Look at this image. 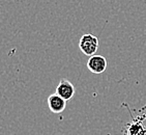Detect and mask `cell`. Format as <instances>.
Instances as JSON below:
<instances>
[{
    "mask_svg": "<svg viewBox=\"0 0 146 135\" xmlns=\"http://www.w3.org/2000/svg\"><path fill=\"white\" fill-rule=\"evenodd\" d=\"M108 67L107 59L105 58L103 55H92L90 56L87 61V69L93 74H102L104 73Z\"/></svg>",
    "mask_w": 146,
    "mask_h": 135,
    "instance_id": "7a4b0ae2",
    "label": "cell"
},
{
    "mask_svg": "<svg viewBox=\"0 0 146 135\" xmlns=\"http://www.w3.org/2000/svg\"><path fill=\"white\" fill-rule=\"evenodd\" d=\"M48 107L53 113H61L66 108V101L56 93L48 97Z\"/></svg>",
    "mask_w": 146,
    "mask_h": 135,
    "instance_id": "277c9868",
    "label": "cell"
},
{
    "mask_svg": "<svg viewBox=\"0 0 146 135\" xmlns=\"http://www.w3.org/2000/svg\"><path fill=\"white\" fill-rule=\"evenodd\" d=\"M98 45H100V41L92 33L83 34L80 39V42H79V47H80L82 53L89 57L96 53Z\"/></svg>",
    "mask_w": 146,
    "mask_h": 135,
    "instance_id": "6da1fadb",
    "label": "cell"
},
{
    "mask_svg": "<svg viewBox=\"0 0 146 135\" xmlns=\"http://www.w3.org/2000/svg\"><path fill=\"white\" fill-rule=\"evenodd\" d=\"M144 118H138L134 120V123L127 124V129H125L127 135H146V129H144L142 125V120Z\"/></svg>",
    "mask_w": 146,
    "mask_h": 135,
    "instance_id": "5b68a950",
    "label": "cell"
},
{
    "mask_svg": "<svg viewBox=\"0 0 146 135\" xmlns=\"http://www.w3.org/2000/svg\"><path fill=\"white\" fill-rule=\"evenodd\" d=\"M75 93H76V88L70 81L66 79H61L59 81L56 87V94L64 99L66 102L72 100V98L75 96Z\"/></svg>",
    "mask_w": 146,
    "mask_h": 135,
    "instance_id": "3957f363",
    "label": "cell"
}]
</instances>
